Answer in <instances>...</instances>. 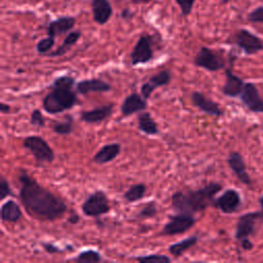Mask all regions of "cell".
Masks as SVG:
<instances>
[{"mask_svg":"<svg viewBox=\"0 0 263 263\" xmlns=\"http://www.w3.org/2000/svg\"><path fill=\"white\" fill-rule=\"evenodd\" d=\"M20 198L28 214L41 221H54L64 216L66 202L50 190L40 185L26 171H21Z\"/></svg>","mask_w":263,"mask_h":263,"instance_id":"6da1fadb","label":"cell"},{"mask_svg":"<svg viewBox=\"0 0 263 263\" xmlns=\"http://www.w3.org/2000/svg\"><path fill=\"white\" fill-rule=\"evenodd\" d=\"M222 189V185L211 182L198 189L177 191L172 195V208L175 213L194 215L214 204L215 195Z\"/></svg>","mask_w":263,"mask_h":263,"instance_id":"7a4b0ae2","label":"cell"},{"mask_svg":"<svg viewBox=\"0 0 263 263\" xmlns=\"http://www.w3.org/2000/svg\"><path fill=\"white\" fill-rule=\"evenodd\" d=\"M75 78L70 75H62L55 78L50 86V91L43 98L42 108L48 114H58L72 109L78 98L73 90Z\"/></svg>","mask_w":263,"mask_h":263,"instance_id":"3957f363","label":"cell"},{"mask_svg":"<svg viewBox=\"0 0 263 263\" xmlns=\"http://www.w3.org/2000/svg\"><path fill=\"white\" fill-rule=\"evenodd\" d=\"M82 213L87 217H99L110 212L111 206L106 193L96 190L90 193L81 204Z\"/></svg>","mask_w":263,"mask_h":263,"instance_id":"277c9868","label":"cell"},{"mask_svg":"<svg viewBox=\"0 0 263 263\" xmlns=\"http://www.w3.org/2000/svg\"><path fill=\"white\" fill-rule=\"evenodd\" d=\"M23 145L28 149L39 162H52L55 158L54 152L48 143L39 136H29L23 141Z\"/></svg>","mask_w":263,"mask_h":263,"instance_id":"5b68a950","label":"cell"},{"mask_svg":"<svg viewBox=\"0 0 263 263\" xmlns=\"http://www.w3.org/2000/svg\"><path fill=\"white\" fill-rule=\"evenodd\" d=\"M196 222L193 215L184 213H175L168 217V221L163 226L161 235H177L187 232Z\"/></svg>","mask_w":263,"mask_h":263,"instance_id":"8992f818","label":"cell"},{"mask_svg":"<svg viewBox=\"0 0 263 263\" xmlns=\"http://www.w3.org/2000/svg\"><path fill=\"white\" fill-rule=\"evenodd\" d=\"M193 63L196 67L202 68L210 72H216L225 67V62L223 58L215 50L206 46L200 47L194 58Z\"/></svg>","mask_w":263,"mask_h":263,"instance_id":"52a82bcc","label":"cell"},{"mask_svg":"<svg viewBox=\"0 0 263 263\" xmlns=\"http://www.w3.org/2000/svg\"><path fill=\"white\" fill-rule=\"evenodd\" d=\"M154 57L152 48V37L144 34L140 36L130 52V63L133 66L150 62Z\"/></svg>","mask_w":263,"mask_h":263,"instance_id":"ba28073f","label":"cell"},{"mask_svg":"<svg viewBox=\"0 0 263 263\" xmlns=\"http://www.w3.org/2000/svg\"><path fill=\"white\" fill-rule=\"evenodd\" d=\"M260 220H263V211L250 212L241 215L236 223L235 238L237 240L248 238L251 234L254 233L256 225Z\"/></svg>","mask_w":263,"mask_h":263,"instance_id":"9c48e42d","label":"cell"},{"mask_svg":"<svg viewBox=\"0 0 263 263\" xmlns=\"http://www.w3.org/2000/svg\"><path fill=\"white\" fill-rule=\"evenodd\" d=\"M235 44L243 50L246 54H254L263 50V41L246 29H240L234 36Z\"/></svg>","mask_w":263,"mask_h":263,"instance_id":"30bf717a","label":"cell"},{"mask_svg":"<svg viewBox=\"0 0 263 263\" xmlns=\"http://www.w3.org/2000/svg\"><path fill=\"white\" fill-rule=\"evenodd\" d=\"M242 104L252 112L263 113V100L261 99L256 85L252 82L245 83L239 95Z\"/></svg>","mask_w":263,"mask_h":263,"instance_id":"8fae6325","label":"cell"},{"mask_svg":"<svg viewBox=\"0 0 263 263\" xmlns=\"http://www.w3.org/2000/svg\"><path fill=\"white\" fill-rule=\"evenodd\" d=\"M241 200L239 193L234 189L225 190L218 198L214 200V206L218 208L224 214H232L238 210Z\"/></svg>","mask_w":263,"mask_h":263,"instance_id":"7c38bea8","label":"cell"},{"mask_svg":"<svg viewBox=\"0 0 263 263\" xmlns=\"http://www.w3.org/2000/svg\"><path fill=\"white\" fill-rule=\"evenodd\" d=\"M172 80V74L168 70H161L158 73L154 74L150 77V79L143 83L141 86V95L146 99H150L151 95L158 87L167 85Z\"/></svg>","mask_w":263,"mask_h":263,"instance_id":"4fadbf2b","label":"cell"},{"mask_svg":"<svg viewBox=\"0 0 263 263\" xmlns=\"http://www.w3.org/2000/svg\"><path fill=\"white\" fill-rule=\"evenodd\" d=\"M146 108H147V100L144 99L142 95L133 92L126 96L125 99L123 100L120 107V112L123 117H127L135 113L142 112Z\"/></svg>","mask_w":263,"mask_h":263,"instance_id":"5bb4252c","label":"cell"},{"mask_svg":"<svg viewBox=\"0 0 263 263\" xmlns=\"http://www.w3.org/2000/svg\"><path fill=\"white\" fill-rule=\"evenodd\" d=\"M191 101L196 108L209 115L216 117L223 115V111L220 109L219 105L199 91H193L191 93Z\"/></svg>","mask_w":263,"mask_h":263,"instance_id":"9a60e30c","label":"cell"},{"mask_svg":"<svg viewBox=\"0 0 263 263\" xmlns=\"http://www.w3.org/2000/svg\"><path fill=\"white\" fill-rule=\"evenodd\" d=\"M227 162H228L229 167L232 170V172L235 174V176L241 183H243L246 185L251 184V178H250L249 174L247 173L246 163H245L243 157L241 156L240 153H238L236 151L230 152Z\"/></svg>","mask_w":263,"mask_h":263,"instance_id":"2e32d148","label":"cell"},{"mask_svg":"<svg viewBox=\"0 0 263 263\" xmlns=\"http://www.w3.org/2000/svg\"><path fill=\"white\" fill-rule=\"evenodd\" d=\"M75 89L81 95H86L89 92H106L112 89V86L99 78L83 79L75 84Z\"/></svg>","mask_w":263,"mask_h":263,"instance_id":"e0dca14e","label":"cell"},{"mask_svg":"<svg viewBox=\"0 0 263 263\" xmlns=\"http://www.w3.org/2000/svg\"><path fill=\"white\" fill-rule=\"evenodd\" d=\"M90 5L93 21L99 25H105L113 12L109 0H91Z\"/></svg>","mask_w":263,"mask_h":263,"instance_id":"ac0fdd59","label":"cell"},{"mask_svg":"<svg viewBox=\"0 0 263 263\" xmlns=\"http://www.w3.org/2000/svg\"><path fill=\"white\" fill-rule=\"evenodd\" d=\"M113 111V105H103L95 109L83 111L80 114V119L86 123H99L107 119Z\"/></svg>","mask_w":263,"mask_h":263,"instance_id":"d6986e66","label":"cell"},{"mask_svg":"<svg viewBox=\"0 0 263 263\" xmlns=\"http://www.w3.org/2000/svg\"><path fill=\"white\" fill-rule=\"evenodd\" d=\"M75 25V17L73 16H61L47 26V35L54 37L68 33Z\"/></svg>","mask_w":263,"mask_h":263,"instance_id":"ffe728a7","label":"cell"},{"mask_svg":"<svg viewBox=\"0 0 263 263\" xmlns=\"http://www.w3.org/2000/svg\"><path fill=\"white\" fill-rule=\"evenodd\" d=\"M243 86L245 82L241 78L234 75L231 70H226V81L222 87L223 95L230 98H235L240 95Z\"/></svg>","mask_w":263,"mask_h":263,"instance_id":"44dd1931","label":"cell"},{"mask_svg":"<svg viewBox=\"0 0 263 263\" xmlns=\"http://www.w3.org/2000/svg\"><path fill=\"white\" fill-rule=\"evenodd\" d=\"M121 146L118 143L104 145L92 157V160L98 164H105L114 160L120 153Z\"/></svg>","mask_w":263,"mask_h":263,"instance_id":"7402d4cb","label":"cell"},{"mask_svg":"<svg viewBox=\"0 0 263 263\" xmlns=\"http://www.w3.org/2000/svg\"><path fill=\"white\" fill-rule=\"evenodd\" d=\"M23 214L20 205L12 199H9L1 205V220L3 222L16 223L21 220Z\"/></svg>","mask_w":263,"mask_h":263,"instance_id":"603a6c76","label":"cell"},{"mask_svg":"<svg viewBox=\"0 0 263 263\" xmlns=\"http://www.w3.org/2000/svg\"><path fill=\"white\" fill-rule=\"evenodd\" d=\"M138 127L142 133L148 136H155L159 133L158 125L149 112H141L138 115Z\"/></svg>","mask_w":263,"mask_h":263,"instance_id":"cb8c5ba5","label":"cell"},{"mask_svg":"<svg viewBox=\"0 0 263 263\" xmlns=\"http://www.w3.org/2000/svg\"><path fill=\"white\" fill-rule=\"evenodd\" d=\"M81 37V32L80 31H72L70 33H68V35L66 36V38L64 39V41L62 42V44L52 52H48L46 55L48 57H62L64 55L66 52H68L71 47L76 44V42L79 40V38Z\"/></svg>","mask_w":263,"mask_h":263,"instance_id":"d4e9b609","label":"cell"},{"mask_svg":"<svg viewBox=\"0 0 263 263\" xmlns=\"http://www.w3.org/2000/svg\"><path fill=\"white\" fill-rule=\"evenodd\" d=\"M198 241V237L196 235H192L189 237L184 238L183 240H180L178 242H175L168 247V252L174 257L178 258L182 256L186 251L194 247Z\"/></svg>","mask_w":263,"mask_h":263,"instance_id":"484cf974","label":"cell"},{"mask_svg":"<svg viewBox=\"0 0 263 263\" xmlns=\"http://www.w3.org/2000/svg\"><path fill=\"white\" fill-rule=\"evenodd\" d=\"M147 187L143 183H138L132 185L123 194V197L128 202H136L142 199L146 193Z\"/></svg>","mask_w":263,"mask_h":263,"instance_id":"4316f807","label":"cell"},{"mask_svg":"<svg viewBox=\"0 0 263 263\" xmlns=\"http://www.w3.org/2000/svg\"><path fill=\"white\" fill-rule=\"evenodd\" d=\"M52 129L59 135H70L74 130L73 118L71 115H67L63 121H58L52 125Z\"/></svg>","mask_w":263,"mask_h":263,"instance_id":"83f0119b","label":"cell"},{"mask_svg":"<svg viewBox=\"0 0 263 263\" xmlns=\"http://www.w3.org/2000/svg\"><path fill=\"white\" fill-rule=\"evenodd\" d=\"M102 260L101 254L95 250H85L80 252L75 258L74 261L76 262H100Z\"/></svg>","mask_w":263,"mask_h":263,"instance_id":"f1b7e54d","label":"cell"},{"mask_svg":"<svg viewBox=\"0 0 263 263\" xmlns=\"http://www.w3.org/2000/svg\"><path fill=\"white\" fill-rule=\"evenodd\" d=\"M157 215V206L154 201H149L140 210V212L137 214V217L140 219H149L153 218Z\"/></svg>","mask_w":263,"mask_h":263,"instance_id":"f546056e","label":"cell"},{"mask_svg":"<svg viewBox=\"0 0 263 263\" xmlns=\"http://www.w3.org/2000/svg\"><path fill=\"white\" fill-rule=\"evenodd\" d=\"M53 45H54V37L47 35V37L38 41L36 45V50L40 54H47L48 52H50Z\"/></svg>","mask_w":263,"mask_h":263,"instance_id":"4dcf8cb0","label":"cell"},{"mask_svg":"<svg viewBox=\"0 0 263 263\" xmlns=\"http://www.w3.org/2000/svg\"><path fill=\"white\" fill-rule=\"evenodd\" d=\"M135 259L139 262H144V263H148V262L168 263L172 261V259L170 257H167L166 255H161V254H151V255L139 256V257H136Z\"/></svg>","mask_w":263,"mask_h":263,"instance_id":"1f68e13d","label":"cell"},{"mask_svg":"<svg viewBox=\"0 0 263 263\" xmlns=\"http://www.w3.org/2000/svg\"><path fill=\"white\" fill-rule=\"evenodd\" d=\"M30 123L32 125H35V126H38V127H43L45 125L44 116L42 115V113H41V111L39 109H35L31 113Z\"/></svg>","mask_w":263,"mask_h":263,"instance_id":"d6a6232c","label":"cell"},{"mask_svg":"<svg viewBox=\"0 0 263 263\" xmlns=\"http://www.w3.org/2000/svg\"><path fill=\"white\" fill-rule=\"evenodd\" d=\"M248 21L251 23H259L263 24V6H258L254 8L248 14Z\"/></svg>","mask_w":263,"mask_h":263,"instance_id":"836d02e7","label":"cell"},{"mask_svg":"<svg viewBox=\"0 0 263 263\" xmlns=\"http://www.w3.org/2000/svg\"><path fill=\"white\" fill-rule=\"evenodd\" d=\"M175 1L179 5L181 12L184 16H187L191 13L194 2H195V0H175Z\"/></svg>","mask_w":263,"mask_h":263,"instance_id":"e575fe53","label":"cell"},{"mask_svg":"<svg viewBox=\"0 0 263 263\" xmlns=\"http://www.w3.org/2000/svg\"><path fill=\"white\" fill-rule=\"evenodd\" d=\"M12 195V190L10 188L9 183L4 177H1L0 179V198L3 200L4 198Z\"/></svg>","mask_w":263,"mask_h":263,"instance_id":"d590c367","label":"cell"},{"mask_svg":"<svg viewBox=\"0 0 263 263\" xmlns=\"http://www.w3.org/2000/svg\"><path fill=\"white\" fill-rule=\"evenodd\" d=\"M43 246V249L49 253V254H55V253H60V252H63V250L59 249L57 246L52 245V243H48V242H43L42 243Z\"/></svg>","mask_w":263,"mask_h":263,"instance_id":"8d00e7d4","label":"cell"},{"mask_svg":"<svg viewBox=\"0 0 263 263\" xmlns=\"http://www.w3.org/2000/svg\"><path fill=\"white\" fill-rule=\"evenodd\" d=\"M240 245H241V248L243 250H251L253 248V243L251 242V240H249L248 238H245V239H241L240 240Z\"/></svg>","mask_w":263,"mask_h":263,"instance_id":"74e56055","label":"cell"},{"mask_svg":"<svg viewBox=\"0 0 263 263\" xmlns=\"http://www.w3.org/2000/svg\"><path fill=\"white\" fill-rule=\"evenodd\" d=\"M68 222L71 224H77L79 222V216L74 212L68 217Z\"/></svg>","mask_w":263,"mask_h":263,"instance_id":"f35d334b","label":"cell"},{"mask_svg":"<svg viewBox=\"0 0 263 263\" xmlns=\"http://www.w3.org/2000/svg\"><path fill=\"white\" fill-rule=\"evenodd\" d=\"M10 111V106L8 104H5V103H1L0 104V112L2 114H5V113H8Z\"/></svg>","mask_w":263,"mask_h":263,"instance_id":"ab89813d","label":"cell"},{"mask_svg":"<svg viewBox=\"0 0 263 263\" xmlns=\"http://www.w3.org/2000/svg\"><path fill=\"white\" fill-rule=\"evenodd\" d=\"M121 16L123 17V18H125V20H128V18H130L132 16H133V13L130 12V10L129 9H124V10H122V12H121Z\"/></svg>","mask_w":263,"mask_h":263,"instance_id":"60d3db41","label":"cell"},{"mask_svg":"<svg viewBox=\"0 0 263 263\" xmlns=\"http://www.w3.org/2000/svg\"><path fill=\"white\" fill-rule=\"evenodd\" d=\"M150 1H152V0H132V2H133L134 4H142V3H148V2H150Z\"/></svg>","mask_w":263,"mask_h":263,"instance_id":"b9f144b4","label":"cell"},{"mask_svg":"<svg viewBox=\"0 0 263 263\" xmlns=\"http://www.w3.org/2000/svg\"><path fill=\"white\" fill-rule=\"evenodd\" d=\"M259 202H260V205H261V208H262V210H263V195L261 196V198H260Z\"/></svg>","mask_w":263,"mask_h":263,"instance_id":"7bdbcfd3","label":"cell"},{"mask_svg":"<svg viewBox=\"0 0 263 263\" xmlns=\"http://www.w3.org/2000/svg\"><path fill=\"white\" fill-rule=\"evenodd\" d=\"M229 1H231V0H221V3L222 4H227Z\"/></svg>","mask_w":263,"mask_h":263,"instance_id":"ee69618b","label":"cell"}]
</instances>
